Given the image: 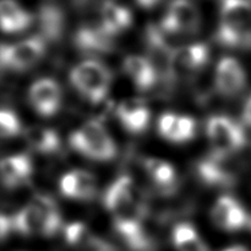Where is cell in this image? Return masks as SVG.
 I'll return each mask as SVG.
<instances>
[{
  "mask_svg": "<svg viewBox=\"0 0 251 251\" xmlns=\"http://www.w3.org/2000/svg\"><path fill=\"white\" fill-rule=\"evenodd\" d=\"M218 39L228 47L251 44V1L222 0Z\"/></svg>",
  "mask_w": 251,
  "mask_h": 251,
  "instance_id": "cell-1",
  "label": "cell"
},
{
  "mask_svg": "<svg viewBox=\"0 0 251 251\" xmlns=\"http://www.w3.org/2000/svg\"><path fill=\"white\" fill-rule=\"evenodd\" d=\"M113 76L109 69L98 61H85L74 66L70 81L82 97L90 102H100L107 96Z\"/></svg>",
  "mask_w": 251,
  "mask_h": 251,
  "instance_id": "cell-2",
  "label": "cell"
},
{
  "mask_svg": "<svg viewBox=\"0 0 251 251\" xmlns=\"http://www.w3.org/2000/svg\"><path fill=\"white\" fill-rule=\"evenodd\" d=\"M206 133L212 145L213 157H228L245 144L243 128L226 116H212L206 125Z\"/></svg>",
  "mask_w": 251,
  "mask_h": 251,
  "instance_id": "cell-3",
  "label": "cell"
},
{
  "mask_svg": "<svg viewBox=\"0 0 251 251\" xmlns=\"http://www.w3.org/2000/svg\"><path fill=\"white\" fill-rule=\"evenodd\" d=\"M46 52L43 37L34 36L14 44H4L1 63L4 69L26 70L38 63Z\"/></svg>",
  "mask_w": 251,
  "mask_h": 251,
  "instance_id": "cell-4",
  "label": "cell"
},
{
  "mask_svg": "<svg viewBox=\"0 0 251 251\" xmlns=\"http://www.w3.org/2000/svg\"><path fill=\"white\" fill-rule=\"evenodd\" d=\"M200 11L190 0H173L159 26L171 34H191L199 31Z\"/></svg>",
  "mask_w": 251,
  "mask_h": 251,
  "instance_id": "cell-5",
  "label": "cell"
},
{
  "mask_svg": "<svg viewBox=\"0 0 251 251\" xmlns=\"http://www.w3.org/2000/svg\"><path fill=\"white\" fill-rule=\"evenodd\" d=\"M28 100L32 107L39 115L50 117L55 115L60 108L63 91L60 85L53 79H39L29 88Z\"/></svg>",
  "mask_w": 251,
  "mask_h": 251,
  "instance_id": "cell-6",
  "label": "cell"
},
{
  "mask_svg": "<svg viewBox=\"0 0 251 251\" xmlns=\"http://www.w3.org/2000/svg\"><path fill=\"white\" fill-rule=\"evenodd\" d=\"M215 85L223 96H234L247 85V73L242 64L232 57H225L217 64Z\"/></svg>",
  "mask_w": 251,
  "mask_h": 251,
  "instance_id": "cell-7",
  "label": "cell"
},
{
  "mask_svg": "<svg viewBox=\"0 0 251 251\" xmlns=\"http://www.w3.org/2000/svg\"><path fill=\"white\" fill-rule=\"evenodd\" d=\"M210 51L203 43L176 47L172 54L171 71L173 75L194 73L202 68L208 61Z\"/></svg>",
  "mask_w": 251,
  "mask_h": 251,
  "instance_id": "cell-8",
  "label": "cell"
},
{
  "mask_svg": "<svg viewBox=\"0 0 251 251\" xmlns=\"http://www.w3.org/2000/svg\"><path fill=\"white\" fill-rule=\"evenodd\" d=\"M32 171V160L25 154H15L0 159V182L7 188H16L24 185Z\"/></svg>",
  "mask_w": 251,
  "mask_h": 251,
  "instance_id": "cell-9",
  "label": "cell"
},
{
  "mask_svg": "<svg viewBox=\"0 0 251 251\" xmlns=\"http://www.w3.org/2000/svg\"><path fill=\"white\" fill-rule=\"evenodd\" d=\"M59 187L68 198L91 199L96 194L97 181L95 175L86 170H74L61 177Z\"/></svg>",
  "mask_w": 251,
  "mask_h": 251,
  "instance_id": "cell-10",
  "label": "cell"
},
{
  "mask_svg": "<svg viewBox=\"0 0 251 251\" xmlns=\"http://www.w3.org/2000/svg\"><path fill=\"white\" fill-rule=\"evenodd\" d=\"M158 132L162 137L172 142H188L195 135L196 122L190 116L164 113L158 121Z\"/></svg>",
  "mask_w": 251,
  "mask_h": 251,
  "instance_id": "cell-11",
  "label": "cell"
},
{
  "mask_svg": "<svg viewBox=\"0 0 251 251\" xmlns=\"http://www.w3.org/2000/svg\"><path fill=\"white\" fill-rule=\"evenodd\" d=\"M117 116L125 129L131 133H141L149 126L151 112L140 98H127L117 108Z\"/></svg>",
  "mask_w": 251,
  "mask_h": 251,
  "instance_id": "cell-12",
  "label": "cell"
},
{
  "mask_svg": "<svg viewBox=\"0 0 251 251\" xmlns=\"http://www.w3.org/2000/svg\"><path fill=\"white\" fill-rule=\"evenodd\" d=\"M126 75L134 81L137 89L140 90H149L153 88L158 79V71L154 68L153 63L146 57L131 54L125 58L123 64Z\"/></svg>",
  "mask_w": 251,
  "mask_h": 251,
  "instance_id": "cell-13",
  "label": "cell"
},
{
  "mask_svg": "<svg viewBox=\"0 0 251 251\" xmlns=\"http://www.w3.org/2000/svg\"><path fill=\"white\" fill-rule=\"evenodd\" d=\"M33 15L25 10L16 0H0V30L5 33H17L28 29Z\"/></svg>",
  "mask_w": 251,
  "mask_h": 251,
  "instance_id": "cell-14",
  "label": "cell"
},
{
  "mask_svg": "<svg viewBox=\"0 0 251 251\" xmlns=\"http://www.w3.org/2000/svg\"><path fill=\"white\" fill-rule=\"evenodd\" d=\"M132 24V15L127 7L108 0L100 7V27L109 36L120 33Z\"/></svg>",
  "mask_w": 251,
  "mask_h": 251,
  "instance_id": "cell-15",
  "label": "cell"
},
{
  "mask_svg": "<svg viewBox=\"0 0 251 251\" xmlns=\"http://www.w3.org/2000/svg\"><path fill=\"white\" fill-rule=\"evenodd\" d=\"M144 167L162 192L168 193L173 191L176 182V172L173 165L158 157H147L144 161Z\"/></svg>",
  "mask_w": 251,
  "mask_h": 251,
  "instance_id": "cell-16",
  "label": "cell"
},
{
  "mask_svg": "<svg viewBox=\"0 0 251 251\" xmlns=\"http://www.w3.org/2000/svg\"><path fill=\"white\" fill-rule=\"evenodd\" d=\"M109 135L100 121L90 120L71 134L70 144L76 152L81 154L87 147L105 139Z\"/></svg>",
  "mask_w": 251,
  "mask_h": 251,
  "instance_id": "cell-17",
  "label": "cell"
},
{
  "mask_svg": "<svg viewBox=\"0 0 251 251\" xmlns=\"http://www.w3.org/2000/svg\"><path fill=\"white\" fill-rule=\"evenodd\" d=\"M38 211L44 223V236H53L61 226V217L58 206L51 197L47 194H37L29 202Z\"/></svg>",
  "mask_w": 251,
  "mask_h": 251,
  "instance_id": "cell-18",
  "label": "cell"
},
{
  "mask_svg": "<svg viewBox=\"0 0 251 251\" xmlns=\"http://www.w3.org/2000/svg\"><path fill=\"white\" fill-rule=\"evenodd\" d=\"M25 138L32 149L43 154L55 152L60 145V139L55 130L41 126L27 128L25 132Z\"/></svg>",
  "mask_w": 251,
  "mask_h": 251,
  "instance_id": "cell-19",
  "label": "cell"
},
{
  "mask_svg": "<svg viewBox=\"0 0 251 251\" xmlns=\"http://www.w3.org/2000/svg\"><path fill=\"white\" fill-rule=\"evenodd\" d=\"M12 220H14V229L22 235L31 236L39 234L44 236L43 218L38 211L29 203L20 209L12 217Z\"/></svg>",
  "mask_w": 251,
  "mask_h": 251,
  "instance_id": "cell-20",
  "label": "cell"
},
{
  "mask_svg": "<svg viewBox=\"0 0 251 251\" xmlns=\"http://www.w3.org/2000/svg\"><path fill=\"white\" fill-rule=\"evenodd\" d=\"M226 157H211L199 165V174L201 179L212 186L229 185L232 182V174L225 164Z\"/></svg>",
  "mask_w": 251,
  "mask_h": 251,
  "instance_id": "cell-21",
  "label": "cell"
},
{
  "mask_svg": "<svg viewBox=\"0 0 251 251\" xmlns=\"http://www.w3.org/2000/svg\"><path fill=\"white\" fill-rule=\"evenodd\" d=\"M173 243L176 251H210L191 224L181 223L174 228Z\"/></svg>",
  "mask_w": 251,
  "mask_h": 251,
  "instance_id": "cell-22",
  "label": "cell"
},
{
  "mask_svg": "<svg viewBox=\"0 0 251 251\" xmlns=\"http://www.w3.org/2000/svg\"><path fill=\"white\" fill-rule=\"evenodd\" d=\"M109 34L100 27H81L76 34V43L87 51H104L110 47Z\"/></svg>",
  "mask_w": 251,
  "mask_h": 251,
  "instance_id": "cell-23",
  "label": "cell"
},
{
  "mask_svg": "<svg viewBox=\"0 0 251 251\" xmlns=\"http://www.w3.org/2000/svg\"><path fill=\"white\" fill-rule=\"evenodd\" d=\"M65 239L71 246L78 249H92V248H103L100 246V241L93 235L86 224L81 221L69 224L65 228Z\"/></svg>",
  "mask_w": 251,
  "mask_h": 251,
  "instance_id": "cell-24",
  "label": "cell"
},
{
  "mask_svg": "<svg viewBox=\"0 0 251 251\" xmlns=\"http://www.w3.org/2000/svg\"><path fill=\"white\" fill-rule=\"evenodd\" d=\"M42 31L46 36L56 37L60 34L64 27V15L59 7L53 5H47L42 7L39 12Z\"/></svg>",
  "mask_w": 251,
  "mask_h": 251,
  "instance_id": "cell-25",
  "label": "cell"
},
{
  "mask_svg": "<svg viewBox=\"0 0 251 251\" xmlns=\"http://www.w3.org/2000/svg\"><path fill=\"white\" fill-rule=\"evenodd\" d=\"M239 202L235 198L230 196H222L216 201L215 206H213L212 212H211V217L215 224L220 228L226 229L227 226L228 218H229L230 213H232L233 208H234Z\"/></svg>",
  "mask_w": 251,
  "mask_h": 251,
  "instance_id": "cell-26",
  "label": "cell"
},
{
  "mask_svg": "<svg viewBox=\"0 0 251 251\" xmlns=\"http://www.w3.org/2000/svg\"><path fill=\"white\" fill-rule=\"evenodd\" d=\"M21 132L19 117L10 110H0V142L16 137Z\"/></svg>",
  "mask_w": 251,
  "mask_h": 251,
  "instance_id": "cell-27",
  "label": "cell"
},
{
  "mask_svg": "<svg viewBox=\"0 0 251 251\" xmlns=\"http://www.w3.org/2000/svg\"><path fill=\"white\" fill-rule=\"evenodd\" d=\"M14 229V220L5 214H0V241L5 240Z\"/></svg>",
  "mask_w": 251,
  "mask_h": 251,
  "instance_id": "cell-28",
  "label": "cell"
},
{
  "mask_svg": "<svg viewBox=\"0 0 251 251\" xmlns=\"http://www.w3.org/2000/svg\"><path fill=\"white\" fill-rule=\"evenodd\" d=\"M243 120H244V122L247 123L248 126H250L251 127V96L244 106V111H243Z\"/></svg>",
  "mask_w": 251,
  "mask_h": 251,
  "instance_id": "cell-29",
  "label": "cell"
},
{
  "mask_svg": "<svg viewBox=\"0 0 251 251\" xmlns=\"http://www.w3.org/2000/svg\"><path fill=\"white\" fill-rule=\"evenodd\" d=\"M135 1L142 9H153L154 6H157L161 2V0H135Z\"/></svg>",
  "mask_w": 251,
  "mask_h": 251,
  "instance_id": "cell-30",
  "label": "cell"
},
{
  "mask_svg": "<svg viewBox=\"0 0 251 251\" xmlns=\"http://www.w3.org/2000/svg\"><path fill=\"white\" fill-rule=\"evenodd\" d=\"M223 251H249V250L243 245H234V246H230V248H227Z\"/></svg>",
  "mask_w": 251,
  "mask_h": 251,
  "instance_id": "cell-31",
  "label": "cell"
},
{
  "mask_svg": "<svg viewBox=\"0 0 251 251\" xmlns=\"http://www.w3.org/2000/svg\"><path fill=\"white\" fill-rule=\"evenodd\" d=\"M103 251H112V250H109V249H105V250H103Z\"/></svg>",
  "mask_w": 251,
  "mask_h": 251,
  "instance_id": "cell-32",
  "label": "cell"
},
{
  "mask_svg": "<svg viewBox=\"0 0 251 251\" xmlns=\"http://www.w3.org/2000/svg\"><path fill=\"white\" fill-rule=\"evenodd\" d=\"M249 225H250V226H251V219H250V224H249Z\"/></svg>",
  "mask_w": 251,
  "mask_h": 251,
  "instance_id": "cell-33",
  "label": "cell"
}]
</instances>
